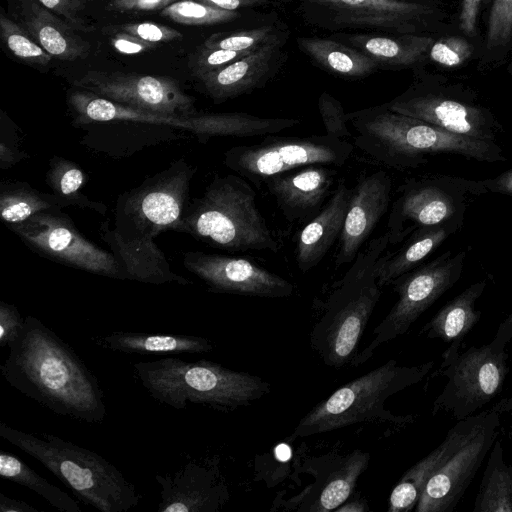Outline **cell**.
Wrapping results in <instances>:
<instances>
[{
	"label": "cell",
	"mask_w": 512,
	"mask_h": 512,
	"mask_svg": "<svg viewBox=\"0 0 512 512\" xmlns=\"http://www.w3.org/2000/svg\"><path fill=\"white\" fill-rule=\"evenodd\" d=\"M8 347L0 372L11 387L58 415L103 423L105 395L97 377L49 327L28 315Z\"/></svg>",
	"instance_id": "1"
},
{
	"label": "cell",
	"mask_w": 512,
	"mask_h": 512,
	"mask_svg": "<svg viewBox=\"0 0 512 512\" xmlns=\"http://www.w3.org/2000/svg\"><path fill=\"white\" fill-rule=\"evenodd\" d=\"M356 132L354 144L382 165L416 169L430 156L454 155L478 162L507 160L495 141L455 134L420 119L390 110L386 104L346 113Z\"/></svg>",
	"instance_id": "2"
},
{
	"label": "cell",
	"mask_w": 512,
	"mask_h": 512,
	"mask_svg": "<svg viewBox=\"0 0 512 512\" xmlns=\"http://www.w3.org/2000/svg\"><path fill=\"white\" fill-rule=\"evenodd\" d=\"M231 252L276 253L279 243L256 204V192L240 175H216L201 197L188 203L172 228Z\"/></svg>",
	"instance_id": "3"
},
{
	"label": "cell",
	"mask_w": 512,
	"mask_h": 512,
	"mask_svg": "<svg viewBox=\"0 0 512 512\" xmlns=\"http://www.w3.org/2000/svg\"><path fill=\"white\" fill-rule=\"evenodd\" d=\"M134 376L158 403L185 409L188 403L233 411L248 406L270 392V384L248 372L234 371L200 359L174 357L134 364Z\"/></svg>",
	"instance_id": "4"
},
{
	"label": "cell",
	"mask_w": 512,
	"mask_h": 512,
	"mask_svg": "<svg viewBox=\"0 0 512 512\" xmlns=\"http://www.w3.org/2000/svg\"><path fill=\"white\" fill-rule=\"evenodd\" d=\"M389 245L386 234L372 239L324 303L323 313L310 333V345L325 365L340 369L351 365L357 356L381 296L377 266Z\"/></svg>",
	"instance_id": "5"
},
{
	"label": "cell",
	"mask_w": 512,
	"mask_h": 512,
	"mask_svg": "<svg viewBox=\"0 0 512 512\" xmlns=\"http://www.w3.org/2000/svg\"><path fill=\"white\" fill-rule=\"evenodd\" d=\"M0 437L39 461L85 505L101 512H127L141 494L101 455L50 433L33 434L0 423Z\"/></svg>",
	"instance_id": "6"
},
{
	"label": "cell",
	"mask_w": 512,
	"mask_h": 512,
	"mask_svg": "<svg viewBox=\"0 0 512 512\" xmlns=\"http://www.w3.org/2000/svg\"><path fill=\"white\" fill-rule=\"evenodd\" d=\"M434 362L402 366L391 359L383 365L344 384L314 406L296 425L288 440L325 433L363 422H390L406 426L413 415H395L385 409L392 395L419 383Z\"/></svg>",
	"instance_id": "7"
},
{
	"label": "cell",
	"mask_w": 512,
	"mask_h": 512,
	"mask_svg": "<svg viewBox=\"0 0 512 512\" xmlns=\"http://www.w3.org/2000/svg\"><path fill=\"white\" fill-rule=\"evenodd\" d=\"M509 341L510 329L502 321L493 339L481 347L471 346L460 353L463 341L450 343L438 370L447 382L433 403L432 414L449 413L459 421L491 402L502 391L508 374Z\"/></svg>",
	"instance_id": "8"
},
{
	"label": "cell",
	"mask_w": 512,
	"mask_h": 512,
	"mask_svg": "<svg viewBox=\"0 0 512 512\" xmlns=\"http://www.w3.org/2000/svg\"><path fill=\"white\" fill-rule=\"evenodd\" d=\"M486 193L481 180L445 174L406 179L390 208L385 233L389 244H401L422 227L447 223L464 225L469 206Z\"/></svg>",
	"instance_id": "9"
},
{
	"label": "cell",
	"mask_w": 512,
	"mask_h": 512,
	"mask_svg": "<svg viewBox=\"0 0 512 512\" xmlns=\"http://www.w3.org/2000/svg\"><path fill=\"white\" fill-rule=\"evenodd\" d=\"M196 167L184 158L121 194L115 208L114 229L123 237L154 240L172 230L188 205Z\"/></svg>",
	"instance_id": "10"
},
{
	"label": "cell",
	"mask_w": 512,
	"mask_h": 512,
	"mask_svg": "<svg viewBox=\"0 0 512 512\" xmlns=\"http://www.w3.org/2000/svg\"><path fill=\"white\" fill-rule=\"evenodd\" d=\"M344 139L324 135L268 136L260 143L239 145L224 153V164L256 188L278 174L308 166H343L353 152Z\"/></svg>",
	"instance_id": "11"
},
{
	"label": "cell",
	"mask_w": 512,
	"mask_h": 512,
	"mask_svg": "<svg viewBox=\"0 0 512 512\" xmlns=\"http://www.w3.org/2000/svg\"><path fill=\"white\" fill-rule=\"evenodd\" d=\"M386 106L455 134L495 141L504 128L490 108L462 87L419 78Z\"/></svg>",
	"instance_id": "12"
},
{
	"label": "cell",
	"mask_w": 512,
	"mask_h": 512,
	"mask_svg": "<svg viewBox=\"0 0 512 512\" xmlns=\"http://www.w3.org/2000/svg\"><path fill=\"white\" fill-rule=\"evenodd\" d=\"M466 254L465 250L454 255L451 250L445 251L432 261L395 279L391 285L398 295L397 301L376 326L372 341L358 352L351 366L364 364L379 346L405 334L460 279Z\"/></svg>",
	"instance_id": "13"
},
{
	"label": "cell",
	"mask_w": 512,
	"mask_h": 512,
	"mask_svg": "<svg viewBox=\"0 0 512 512\" xmlns=\"http://www.w3.org/2000/svg\"><path fill=\"white\" fill-rule=\"evenodd\" d=\"M511 409L512 396L470 416L462 440L426 483L414 509L416 512L455 509L498 437L502 416Z\"/></svg>",
	"instance_id": "14"
},
{
	"label": "cell",
	"mask_w": 512,
	"mask_h": 512,
	"mask_svg": "<svg viewBox=\"0 0 512 512\" xmlns=\"http://www.w3.org/2000/svg\"><path fill=\"white\" fill-rule=\"evenodd\" d=\"M309 25L329 31L419 34L433 8L416 0H297Z\"/></svg>",
	"instance_id": "15"
},
{
	"label": "cell",
	"mask_w": 512,
	"mask_h": 512,
	"mask_svg": "<svg viewBox=\"0 0 512 512\" xmlns=\"http://www.w3.org/2000/svg\"><path fill=\"white\" fill-rule=\"evenodd\" d=\"M8 228L41 256L89 273L121 279L112 252L87 240L62 210L40 212Z\"/></svg>",
	"instance_id": "16"
},
{
	"label": "cell",
	"mask_w": 512,
	"mask_h": 512,
	"mask_svg": "<svg viewBox=\"0 0 512 512\" xmlns=\"http://www.w3.org/2000/svg\"><path fill=\"white\" fill-rule=\"evenodd\" d=\"M77 89L151 113L188 117L197 114L195 99L170 77L89 71L73 81Z\"/></svg>",
	"instance_id": "17"
},
{
	"label": "cell",
	"mask_w": 512,
	"mask_h": 512,
	"mask_svg": "<svg viewBox=\"0 0 512 512\" xmlns=\"http://www.w3.org/2000/svg\"><path fill=\"white\" fill-rule=\"evenodd\" d=\"M183 265L215 293L285 298L294 292L285 278L241 257L190 251L184 254Z\"/></svg>",
	"instance_id": "18"
},
{
	"label": "cell",
	"mask_w": 512,
	"mask_h": 512,
	"mask_svg": "<svg viewBox=\"0 0 512 512\" xmlns=\"http://www.w3.org/2000/svg\"><path fill=\"white\" fill-rule=\"evenodd\" d=\"M369 460V453L360 449L344 456L324 455L307 460L304 470L314 476V481L284 501L286 508L301 512L335 511L348 500Z\"/></svg>",
	"instance_id": "19"
},
{
	"label": "cell",
	"mask_w": 512,
	"mask_h": 512,
	"mask_svg": "<svg viewBox=\"0 0 512 512\" xmlns=\"http://www.w3.org/2000/svg\"><path fill=\"white\" fill-rule=\"evenodd\" d=\"M158 512H218L229 499L214 463L190 460L173 473L156 474Z\"/></svg>",
	"instance_id": "20"
},
{
	"label": "cell",
	"mask_w": 512,
	"mask_h": 512,
	"mask_svg": "<svg viewBox=\"0 0 512 512\" xmlns=\"http://www.w3.org/2000/svg\"><path fill=\"white\" fill-rule=\"evenodd\" d=\"M392 179L383 171L362 177L352 188L335 256L336 266L350 264L388 211Z\"/></svg>",
	"instance_id": "21"
},
{
	"label": "cell",
	"mask_w": 512,
	"mask_h": 512,
	"mask_svg": "<svg viewBox=\"0 0 512 512\" xmlns=\"http://www.w3.org/2000/svg\"><path fill=\"white\" fill-rule=\"evenodd\" d=\"M68 104L75 116L74 122L78 124L109 121L149 122L188 129L200 140L222 136L221 113L188 117L161 115L132 108L81 89L69 93Z\"/></svg>",
	"instance_id": "22"
},
{
	"label": "cell",
	"mask_w": 512,
	"mask_h": 512,
	"mask_svg": "<svg viewBox=\"0 0 512 512\" xmlns=\"http://www.w3.org/2000/svg\"><path fill=\"white\" fill-rule=\"evenodd\" d=\"M337 171L327 165L296 168L265 182L283 216L289 222H308L331 196Z\"/></svg>",
	"instance_id": "23"
},
{
	"label": "cell",
	"mask_w": 512,
	"mask_h": 512,
	"mask_svg": "<svg viewBox=\"0 0 512 512\" xmlns=\"http://www.w3.org/2000/svg\"><path fill=\"white\" fill-rule=\"evenodd\" d=\"M100 237L110 247L121 274V280L150 284L192 282L171 270L162 250L151 239H133L121 236L108 222L100 225Z\"/></svg>",
	"instance_id": "24"
},
{
	"label": "cell",
	"mask_w": 512,
	"mask_h": 512,
	"mask_svg": "<svg viewBox=\"0 0 512 512\" xmlns=\"http://www.w3.org/2000/svg\"><path fill=\"white\" fill-rule=\"evenodd\" d=\"M280 48V40L266 44L223 68L198 77V80L204 92L217 103L249 93L274 75Z\"/></svg>",
	"instance_id": "25"
},
{
	"label": "cell",
	"mask_w": 512,
	"mask_h": 512,
	"mask_svg": "<svg viewBox=\"0 0 512 512\" xmlns=\"http://www.w3.org/2000/svg\"><path fill=\"white\" fill-rule=\"evenodd\" d=\"M352 188L338 184L320 212L296 236V263L306 273L316 267L339 239Z\"/></svg>",
	"instance_id": "26"
},
{
	"label": "cell",
	"mask_w": 512,
	"mask_h": 512,
	"mask_svg": "<svg viewBox=\"0 0 512 512\" xmlns=\"http://www.w3.org/2000/svg\"><path fill=\"white\" fill-rule=\"evenodd\" d=\"M19 19L22 27L53 57L73 61L86 57L90 51L89 43L72 25L38 0H19Z\"/></svg>",
	"instance_id": "27"
},
{
	"label": "cell",
	"mask_w": 512,
	"mask_h": 512,
	"mask_svg": "<svg viewBox=\"0 0 512 512\" xmlns=\"http://www.w3.org/2000/svg\"><path fill=\"white\" fill-rule=\"evenodd\" d=\"M333 39L342 40L340 42L360 50L379 66L386 67H408L419 63L434 42L431 37L418 34L381 32L336 33Z\"/></svg>",
	"instance_id": "28"
},
{
	"label": "cell",
	"mask_w": 512,
	"mask_h": 512,
	"mask_svg": "<svg viewBox=\"0 0 512 512\" xmlns=\"http://www.w3.org/2000/svg\"><path fill=\"white\" fill-rule=\"evenodd\" d=\"M469 423L470 416L457 421L434 450L406 471L390 494L389 512H408L415 509L429 478L456 449Z\"/></svg>",
	"instance_id": "29"
},
{
	"label": "cell",
	"mask_w": 512,
	"mask_h": 512,
	"mask_svg": "<svg viewBox=\"0 0 512 512\" xmlns=\"http://www.w3.org/2000/svg\"><path fill=\"white\" fill-rule=\"evenodd\" d=\"M463 225L447 223L422 227L414 231L394 252L386 251L377 266L380 287L391 285L401 275L416 268L421 261L436 250L447 238L457 233Z\"/></svg>",
	"instance_id": "30"
},
{
	"label": "cell",
	"mask_w": 512,
	"mask_h": 512,
	"mask_svg": "<svg viewBox=\"0 0 512 512\" xmlns=\"http://www.w3.org/2000/svg\"><path fill=\"white\" fill-rule=\"evenodd\" d=\"M91 340L103 349L125 354H201L213 350L209 339L195 335L115 331Z\"/></svg>",
	"instance_id": "31"
},
{
	"label": "cell",
	"mask_w": 512,
	"mask_h": 512,
	"mask_svg": "<svg viewBox=\"0 0 512 512\" xmlns=\"http://www.w3.org/2000/svg\"><path fill=\"white\" fill-rule=\"evenodd\" d=\"M486 286V279L469 285L423 326L422 333H425L427 338L441 339L445 343L463 341L481 317V312L475 309V304Z\"/></svg>",
	"instance_id": "32"
},
{
	"label": "cell",
	"mask_w": 512,
	"mask_h": 512,
	"mask_svg": "<svg viewBox=\"0 0 512 512\" xmlns=\"http://www.w3.org/2000/svg\"><path fill=\"white\" fill-rule=\"evenodd\" d=\"M299 49L323 69L344 77H366L380 66L360 50L333 38L298 37Z\"/></svg>",
	"instance_id": "33"
},
{
	"label": "cell",
	"mask_w": 512,
	"mask_h": 512,
	"mask_svg": "<svg viewBox=\"0 0 512 512\" xmlns=\"http://www.w3.org/2000/svg\"><path fill=\"white\" fill-rule=\"evenodd\" d=\"M472 511L512 512V465L506 464L498 438L490 449Z\"/></svg>",
	"instance_id": "34"
},
{
	"label": "cell",
	"mask_w": 512,
	"mask_h": 512,
	"mask_svg": "<svg viewBox=\"0 0 512 512\" xmlns=\"http://www.w3.org/2000/svg\"><path fill=\"white\" fill-rule=\"evenodd\" d=\"M68 205L53 193L41 192L21 181H5L0 184V216L8 225L26 221L33 215L57 210Z\"/></svg>",
	"instance_id": "35"
},
{
	"label": "cell",
	"mask_w": 512,
	"mask_h": 512,
	"mask_svg": "<svg viewBox=\"0 0 512 512\" xmlns=\"http://www.w3.org/2000/svg\"><path fill=\"white\" fill-rule=\"evenodd\" d=\"M0 475L28 488L61 512H81L79 503L60 488L51 484L14 454L0 451Z\"/></svg>",
	"instance_id": "36"
},
{
	"label": "cell",
	"mask_w": 512,
	"mask_h": 512,
	"mask_svg": "<svg viewBox=\"0 0 512 512\" xmlns=\"http://www.w3.org/2000/svg\"><path fill=\"white\" fill-rule=\"evenodd\" d=\"M86 182L83 170L74 162L54 156L46 173V183L52 193L68 206H78L105 214L106 206L101 202L90 200L81 189Z\"/></svg>",
	"instance_id": "37"
},
{
	"label": "cell",
	"mask_w": 512,
	"mask_h": 512,
	"mask_svg": "<svg viewBox=\"0 0 512 512\" xmlns=\"http://www.w3.org/2000/svg\"><path fill=\"white\" fill-rule=\"evenodd\" d=\"M163 17L190 26L217 25L241 16L238 11H227L195 0H179L161 10Z\"/></svg>",
	"instance_id": "38"
},
{
	"label": "cell",
	"mask_w": 512,
	"mask_h": 512,
	"mask_svg": "<svg viewBox=\"0 0 512 512\" xmlns=\"http://www.w3.org/2000/svg\"><path fill=\"white\" fill-rule=\"evenodd\" d=\"M0 34L9 51L30 65H47L53 56L45 51L22 27L5 14L0 16Z\"/></svg>",
	"instance_id": "39"
},
{
	"label": "cell",
	"mask_w": 512,
	"mask_h": 512,
	"mask_svg": "<svg viewBox=\"0 0 512 512\" xmlns=\"http://www.w3.org/2000/svg\"><path fill=\"white\" fill-rule=\"evenodd\" d=\"M278 40L280 39L275 27L265 25L248 30L215 33L205 40L203 46L214 49L254 51Z\"/></svg>",
	"instance_id": "40"
},
{
	"label": "cell",
	"mask_w": 512,
	"mask_h": 512,
	"mask_svg": "<svg viewBox=\"0 0 512 512\" xmlns=\"http://www.w3.org/2000/svg\"><path fill=\"white\" fill-rule=\"evenodd\" d=\"M512 37V0H493L486 33L490 50L505 47Z\"/></svg>",
	"instance_id": "41"
},
{
	"label": "cell",
	"mask_w": 512,
	"mask_h": 512,
	"mask_svg": "<svg viewBox=\"0 0 512 512\" xmlns=\"http://www.w3.org/2000/svg\"><path fill=\"white\" fill-rule=\"evenodd\" d=\"M473 53V46L462 37H448L433 42L428 55L431 60L445 67H456L466 62Z\"/></svg>",
	"instance_id": "42"
},
{
	"label": "cell",
	"mask_w": 512,
	"mask_h": 512,
	"mask_svg": "<svg viewBox=\"0 0 512 512\" xmlns=\"http://www.w3.org/2000/svg\"><path fill=\"white\" fill-rule=\"evenodd\" d=\"M318 110L326 135L339 139L351 136L344 108L333 95L326 91L322 92L318 98Z\"/></svg>",
	"instance_id": "43"
},
{
	"label": "cell",
	"mask_w": 512,
	"mask_h": 512,
	"mask_svg": "<svg viewBox=\"0 0 512 512\" xmlns=\"http://www.w3.org/2000/svg\"><path fill=\"white\" fill-rule=\"evenodd\" d=\"M252 52V50L235 51L203 46L202 49L193 55L190 63L191 70L193 75L198 78L204 74L223 68Z\"/></svg>",
	"instance_id": "44"
},
{
	"label": "cell",
	"mask_w": 512,
	"mask_h": 512,
	"mask_svg": "<svg viewBox=\"0 0 512 512\" xmlns=\"http://www.w3.org/2000/svg\"><path fill=\"white\" fill-rule=\"evenodd\" d=\"M116 28L117 31L126 32L156 44L180 40L183 37L178 30L154 22L125 23Z\"/></svg>",
	"instance_id": "45"
},
{
	"label": "cell",
	"mask_w": 512,
	"mask_h": 512,
	"mask_svg": "<svg viewBox=\"0 0 512 512\" xmlns=\"http://www.w3.org/2000/svg\"><path fill=\"white\" fill-rule=\"evenodd\" d=\"M25 318L18 309L9 303L0 301V346H9L19 335Z\"/></svg>",
	"instance_id": "46"
},
{
	"label": "cell",
	"mask_w": 512,
	"mask_h": 512,
	"mask_svg": "<svg viewBox=\"0 0 512 512\" xmlns=\"http://www.w3.org/2000/svg\"><path fill=\"white\" fill-rule=\"evenodd\" d=\"M44 7L64 18L74 28L87 30L81 16L84 9L82 0H38Z\"/></svg>",
	"instance_id": "47"
},
{
	"label": "cell",
	"mask_w": 512,
	"mask_h": 512,
	"mask_svg": "<svg viewBox=\"0 0 512 512\" xmlns=\"http://www.w3.org/2000/svg\"><path fill=\"white\" fill-rule=\"evenodd\" d=\"M110 44L114 50L126 55L151 51L157 47L156 43L145 41L122 31H115L110 39Z\"/></svg>",
	"instance_id": "48"
},
{
	"label": "cell",
	"mask_w": 512,
	"mask_h": 512,
	"mask_svg": "<svg viewBox=\"0 0 512 512\" xmlns=\"http://www.w3.org/2000/svg\"><path fill=\"white\" fill-rule=\"evenodd\" d=\"M179 0H110L107 8L117 12L163 10Z\"/></svg>",
	"instance_id": "49"
},
{
	"label": "cell",
	"mask_w": 512,
	"mask_h": 512,
	"mask_svg": "<svg viewBox=\"0 0 512 512\" xmlns=\"http://www.w3.org/2000/svg\"><path fill=\"white\" fill-rule=\"evenodd\" d=\"M483 1L485 0H462L459 17L460 28L469 36L475 35L477 17Z\"/></svg>",
	"instance_id": "50"
},
{
	"label": "cell",
	"mask_w": 512,
	"mask_h": 512,
	"mask_svg": "<svg viewBox=\"0 0 512 512\" xmlns=\"http://www.w3.org/2000/svg\"><path fill=\"white\" fill-rule=\"evenodd\" d=\"M488 193L512 196V168L494 178L481 180Z\"/></svg>",
	"instance_id": "51"
},
{
	"label": "cell",
	"mask_w": 512,
	"mask_h": 512,
	"mask_svg": "<svg viewBox=\"0 0 512 512\" xmlns=\"http://www.w3.org/2000/svg\"><path fill=\"white\" fill-rule=\"evenodd\" d=\"M208 6L227 10L237 11L239 9L253 8L263 6L269 3V0H195Z\"/></svg>",
	"instance_id": "52"
},
{
	"label": "cell",
	"mask_w": 512,
	"mask_h": 512,
	"mask_svg": "<svg viewBox=\"0 0 512 512\" xmlns=\"http://www.w3.org/2000/svg\"><path fill=\"white\" fill-rule=\"evenodd\" d=\"M0 512H39L30 504L0 493Z\"/></svg>",
	"instance_id": "53"
},
{
	"label": "cell",
	"mask_w": 512,
	"mask_h": 512,
	"mask_svg": "<svg viewBox=\"0 0 512 512\" xmlns=\"http://www.w3.org/2000/svg\"><path fill=\"white\" fill-rule=\"evenodd\" d=\"M368 505L364 500H354L351 502H344L335 511L336 512H364L368 511Z\"/></svg>",
	"instance_id": "54"
},
{
	"label": "cell",
	"mask_w": 512,
	"mask_h": 512,
	"mask_svg": "<svg viewBox=\"0 0 512 512\" xmlns=\"http://www.w3.org/2000/svg\"><path fill=\"white\" fill-rule=\"evenodd\" d=\"M507 326L509 327L510 329V332H511V340H512V312L507 316V318L505 320H503Z\"/></svg>",
	"instance_id": "55"
}]
</instances>
